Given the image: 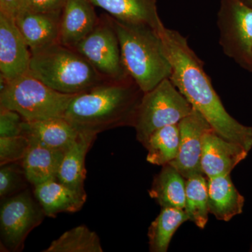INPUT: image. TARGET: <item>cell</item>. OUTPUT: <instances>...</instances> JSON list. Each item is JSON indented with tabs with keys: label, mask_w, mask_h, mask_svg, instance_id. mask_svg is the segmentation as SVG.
I'll list each match as a JSON object with an SVG mask.
<instances>
[{
	"label": "cell",
	"mask_w": 252,
	"mask_h": 252,
	"mask_svg": "<svg viewBox=\"0 0 252 252\" xmlns=\"http://www.w3.org/2000/svg\"><path fill=\"white\" fill-rule=\"evenodd\" d=\"M29 73L51 89L69 94L109 81L75 49L59 42L31 53Z\"/></svg>",
	"instance_id": "277c9868"
},
{
	"label": "cell",
	"mask_w": 252,
	"mask_h": 252,
	"mask_svg": "<svg viewBox=\"0 0 252 252\" xmlns=\"http://www.w3.org/2000/svg\"><path fill=\"white\" fill-rule=\"evenodd\" d=\"M241 1L252 7V0H241Z\"/></svg>",
	"instance_id": "4dcf8cb0"
},
{
	"label": "cell",
	"mask_w": 252,
	"mask_h": 252,
	"mask_svg": "<svg viewBox=\"0 0 252 252\" xmlns=\"http://www.w3.org/2000/svg\"><path fill=\"white\" fill-rule=\"evenodd\" d=\"M94 6L124 22L144 23L160 32L165 27L158 14L157 0H90Z\"/></svg>",
	"instance_id": "ac0fdd59"
},
{
	"label": "cell",
	"mask_w": 252,
	"mask_h": 252,
	"mask_svg": "<svg viewBox=\"0 0 252 252\" xmlns=\"http://www.w3.org/2000/svg\"><path fill=\"white\" fill-rule=\"evenodd\" d=\"M31 51L14 18L0 14V77L9 81L30 72Z\"/></svg>",
	"instance_id": "8fae6325"
},
{
	"label": "cell",
	"mask_w": 252,
	"mask_h": 252,
	"mask_svg": "<svg viewBox=\"0 0 252 252\" xmlns=\"http://www.w3.org/2000/svg\"><path fill=\"white\" fill-rule=\"evenodd\" d=\"M106 79L122 81L130 77L123 61L120 43L110 15L102 14L89 35L74 48Z\"/></svg>",
	"instance_id": "52a82bcc"
},
{
	"label": "cell",
	"mask_w": 252,
	"mask_h": 252,
	"mask_svg": "<svg viewBox=\"0 0 252 252\" xmlns=\"http://www.w3.org/2000/svg\"><path fill=\"white\" fill-rule=\"evenodd\" d=\"M61 12H39L23 10L15 22L31 53L59 42Z\"/></svg>",
	"instance_id": "4fadbf2b"
},
{
	"label": "cell",
	"mask_w": 252,
	"mask_h": 252,
	"mask_svg": "<svg viewBox=\"0 0 252 252\" xmlns=\"http://www.w3.org/2000/svg\"><path fill=\"white\" fill-rule=\"evenodd\" d=\"M112 18L126 71L141 90L149 92L170 79L172 66L158 32L144 23Z\"/></svg>",
	"instance_id": "3957f363"
},
{
	"label": "cell",
	"mask_w": 252,
	"mask_h": 252,
	"mask_svg": "<svg viewBox=\"0 0 252 252\" xmlns=\"http://www.w3.org/2000/svg\"><path fill=\"white\" fill-rule=\"evenodd\" d=\"M248 154L242 146L225 140L213 128L210 129L203 137L202 171L207 178L228 175Z\"/></svg>",
	"instance_id": "7c38bea8"
},
{
	"label": "cell",
	"mask_w": 252,
	"mask_h": 252,
	"mask_svg": "<svg viewBox=\"0 0 252 252\" xmlns=\"http://www.w3.org/2000/svg\"><path fill=\"white\" fill-rule=\"evenodd\" d=\"M31 145L26 136L0 137V165L22 161Z\"/></svg>",
	"instance_id": "4316f807"
},
{
	"label": "cell",
	"mask_w": 252,
	"mask_h": 252,
	"mask_svg": "<svg viewBox=\"0 0 252 252\" xmlns=\"http://www.w3.org/2000/svg\"><path fill=\"white\" fill-rule=\"evenodd\" d=\"M172 66L170 79L193 109L203 114L219 135L252 149V127L243 125L232 117L212 86L204 70V63L179 32L164 27L159 32Z\"/></svg>",
	"instance_id": "6da1fadb"
},
{
	"label": "cell",
	"mask_w": 252,
	"mask_h": 252,
	"mask_svg": "<svg viewBox=\"0 0 252 252\" xmlns=\"http://www.w3.org/2000/svg\"><path fill=\"white\" fill-rule=\"evenodd\" d=\"M23 135L31 142L55 149L66 151L77 140L79 132L65 117L23 123Z\"/></svg>",
	"instance_id": "9a60e30c"
},
{
	"label": "cell",
	"mask_w": 252,
	"mask_h": 252,
	"mask_svg": "<svg viewBox=\"0 0 252 252\" xmlns=\"http://www.w3.org/2000/svg\"><path fill=\"white\" fill-rule=\"evenodd\" d=\"M217 26L223 53L252 72V7L241 0H221Z\"/></svg>",
	"instance_id": "ba28073f"
},
{
	"label": "cell",
	"mask_w": 252,
	"mask_h": 252,
	"mask_svg": "<svg viewBox=\"0 0 252 252\" xmlns=\"http://www.w3.org/2000/svg\"><path fill=\"white\" fill-rule=\"evenodd\" d=\"M97 135L79 132L77 140L64 152L57 180L74 190L85 192L86 158Z\"/></svg>",
	"instance_id": "d6986e66"
},
{
	"label": "cell",
	"mask_w": 252,
	"mask_h": 252,
	"mask_svg": "<svg viewBox=\"0 0 252 252\" xmlns=\"http://www.w3.org/2000/svg\"><path fill=\"white\" fill-rule=\"evenodd\" d=\"M100 239L85 225L74 227L54 240L43 252H102Z\"/></svg>",
	"instance_id": "d4e9b609"
},
{
	"label": "cell",
	"mask_w": 252,
	"mask_h": 252,
	"mask_svg": "<svg viewBox=\"0 0 252 252\" xmlns=\"http://www.w3.org/2000/svg\"><path fill=\"white\" fill-rule=\"evenodd\" d=\"M204 175L198 174L186 180L185 211L189 220L200 229H204L208 221V189Z\"/></svg>",
	"instance_id": "cb8c5ba5"
},
{
	"label": "cell",
	"mask_w": 252,
	"mask_h": 252,
	"mask_svg": "<svg viewBox=\"0 0 252 252\" xmlns=\"http://www.w3.org/2000/svg\"><path fill=\"white\" fill-rule=\"evenodd\" d=\"M75 95L54 90L28 73L14 80L1 79L0 107L18 112L27 122L64 117Z\"/></svg>",
	"instance_id": "5b68a950"
},
{
	"label": "cell",
	"mask_w": 252,
	"mask_h": 252,
	"mask_svg": "<svg viewBox=\"0 0 252 252\" xmlns=\"http://www.w3.org/2000/svg\"><path fill=\"white\" fill-rule=\"evenodd\" d=\"M180 142L178 124L156 130L143 144L147 151V162L160 166L170 164L177 157Z\"/></svg>",
	"instance_id": "603a6c76"
},
{
	"label": "cell",
	"mask_w": 252,
	"mask_h": 252,
	"mask_svg": "<svg viewBox=\"0 0 252 252\" xmlns=\"http://www.w3.org/2000/svg\"><path fill=\"white\" fill-rule=\"evenodd\" d=\"M90 0H67L61 12L59 43L74 49L98 23Z\"/></svg>",
	"instance_id": "5bb4252c"
},
{
	"label": "cell",
	"mask_w": 252,
	"mask_h": 252,
	"mask_svg": "<svg viewBox=\"0 0 252 252\" xmlns=\"http://www.w3.org/2000/svg\"><path fill=\"white\" fill-rule=\"evenodd\" d=\"M189 220L185 210L165 207L148 230L149 251L166 252L175 232Z\"/></svg>",
	"instance_id": "7402d4cb"
},
{
	"label": "cell",
	"mask_w": 252,
	"mask_h": 252,
	"mask_svg": "<svg viewBox=\"0 0 252 252\" xmlns=\"http://www.w3.org/2000/svg\"><path fill=\"white\" fill-rule=\"evenodd\" d=\"M46 215L28 189L1 199L0 207L1 245L9 252H21L30 233L41 224Z\"/></svg>",
	"instance_id": "9c48e42d"
},
{
	"label": "cell",
	"mask_w": 252,
	"mask_h": 252,
	"mask_svg": "<svg viewBox=\"0 0 252 252\" xmlns=\"http://www.w3.org/2000/svg\"><path fill=\"white\" fill-rule=\"evenodd\" d=\"M209 212L215 218L229 221L243 211L245 199L235 188L230 174L208 178Z\"/></svg>",
	"instance_id": "e0dca14e"
},
{
	"label": "cell",
	"mask_w": 252,
	"mask_h": 252,
	"mask_svg": "<svg viewBox=\"0 0 252 252\" xmlns=\"http://www.w3.org/2000/svg\"><path fill=\"white\" fill-rule=\"evenodd\" d=\"M144 94L131 77L106 81L76 94L64 117L79 132L97 135L116 127H134Z\"/></svg>",
	"instance_id": "7a4b0ae2"
},
{
	"label": "cell",
	"mask_w": 252,
	"mask_h": 252,
	"mask_svg": "<svg viewBox=\"0 0 252 252\" xmlns=\"http://www.w3.org/2000/svg\"><path fill=\"white\" fill-rule=\"evenodd\" d=\"M30 142L31 145L21 161L28 182L34 187L57 180L60 165L65 151L55 150Z\"/></svg>",
	"instance_id": "ffe728a7"
},
{
	"label": "cell",
	"mask_w": 252,
	"mask_h": 252,
	"mask_svg": "<svg viewBox=\"0 0 252 252\" xmlns=\"http://www.w3.org/2000/svg\"><path fill=\"white\" fill-rule=\"evenodd\" d=\"M24 119L15 111L0 107V137L23 135Z\"/></svg>",
	"instance_id": "83f0119b"
},
{
	"label": "cell",
	"mask_w": 252,
	"mask_h": 252,
	"mask_svg": "<svg viewBox=\"0 0 252 252\" xmlns=\"http://www.w3.org/2000/svg\"><path fill=\"white\" fill-rule=\"evenodd\" d=\"M180 142L178 154L170 165L187 180L191 176L202 174L201 156L203 137L212 126L196 109H193L178 124Z\"/></svg>",
	"instance_id": "30bf717a"
},
{
	"label": "cell",
	"mask_w": 252,
	"mask_h": 252,
	"mask_svg": "<svg viewBox=\"0 0 252 252\" xmlns=\"http://www.w3.org/2000/svg\"><path fill=\"white\" fill-rule=\"evenodd\" d=\"M67 0H26L23 10L39 12L62 11Z\"/></svg>",
	"instance_id": "f1b7e54d"
},
{
	"label": "cell",
	"mask_w": 252,
	"mask_h": 252,
	"mask_svg": "<svg viewBox=\"0 0 252 252\" xmlns=\"http://www.w3.org/2000/svg\"><path fill=\"white\" fill-rule=\"evenodd\" d=\"M251 251L252 252V248H251Z\"/></svg>",
	"instance_id": "1f68e13d"
},
{
	"label": "cell",
	"mask_w": 252,
	"mask_h": 252,
	"mask_svg": "<svg viewBox=\"0 0 252 252\" xmlns=\"http://www.w3.org/2000/svg\"><path fill=\"white\" fill-rule=\"evenodd\" d=\"M29 183L21 161L1 165L0 168V197L8 198L26 190Z\"/></svg>",
	"instance_id": "484cf974"
},
{
	"label": "cell",
	"mask_w": 252,
	"mask_h": 252,
	"mask_svg": "<svg viewBox=\"0 0 252 252\" xmlns=\"http://www.w3.org/2000/svg\"><path fill=\"white\" fill-rule=\"evenodd\" d=\"M193 109L171 80L165 79L144 94L134 125L137 141L143 145L156 130L178 124Z\"/></svg>",
	"instance_id": "8992f818"
},
{
	"label": "cell",
	"mask_w": 252,
	"mask_h": 252,
	"mask_svg": "<svg viewBox=\"0 0 252 252\" xmlns=\"http://www.w3.org/2000/svg\"><path fill=\"white\" fill-rule=\"evenodd\" d=\"M26 0H0V14L14 18L23 9Z\"/></svg>",
	"instance_id": "f546056e"
},
{
	"label": "cell",
	"mask_w": 252,
	"mask_h": 252,
	"mask_svg": "<svg viewBox=\"0 0 252 252\" xmlns=\"http://www.w3.org/2000/svg\"><path fill=\"white\" fill-rule=\"evenodd\" d=\"M149 194L162 208L185 210L186 179L175 167L167 164L154 177Z\"/></svg>",
	"instance_id": "44dd1931"
},
{
	"label": "cell",
	"mask_w": 252,
	"mask_h": 252,
	"mask_svg": "<svg viewBox=\"0 0 252 252\" xmlns=\"http://www.w3.org/2000/svg\"><path fill=\"white\" fill-rule=\"evenodd\" d=\"M33 193L46 217H56L63 212L79 211L87 199L86 191L74 190L58 180L34 186Z\"/></svg>",
	"instance_id": "2e32d148"
}]
</instances>
